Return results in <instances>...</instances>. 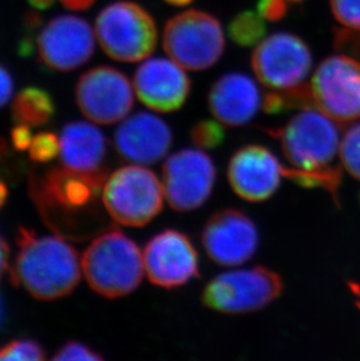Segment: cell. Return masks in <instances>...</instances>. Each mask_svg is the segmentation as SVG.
I'll use <instances>...</instances> for the list:
<instances>
[{
	"label": "cell",
	"instance_id": "1",
	"mask_svg": "<svg viewBox=\"0 0 360 361\" xmlns=\"http://www.w3.org/2000/svg\"><path fill=\"white\" fill-rule=\"evenodd\" d=\"M267 133L279 140L290 165L286 178L304 188H323L338 201L342 170L337 163L340 137L336 121L316 106H306L286 126Z\"/></svg>",
	"mask_w": 360,
	"mask_h": 361
},
{
	"label": "cell",
	"instance_id": "2",
	"mask_svg": "<svg viewBox=\"0 0 360 361\" xmlns=\"http://www.w3.org/2000/svg\"><path fill=\"white\" fill-rule=\"evenodd\" d=\"M18 252L10 270L11 282L23 286L40 300H56L68 296L81 277L78 252L62 236L37 235L20 227Z\"/></svg>",
	"mask_w": 360,
	"mask_h": 361
},
{
	"label": "cell",
	"instance_id": "3",
	"mask_svg": "<svg viewBox=\"0 0 360 361\" xmlns=\"http://www.w3.org/2000/svg\"><path fill=\"white\" fill-rule=\"evenodd\" d=\"M107 176L103 172H80L53 167L42 176H32V198L41 218L62 238L78 239L97 199L102 195Z\"/></svg>",
	"mask_w": 360,
	"mask_h": 361
},
{
	"label": "cell",
	"instance_id": "4",
	"mask_svg": "<svg viewBox=\"0 0 360 361\" xmlns=\"http://www.w3.org/2000/svg\"><path fill=\"white\" fill-rule=\"evenodd\" d=\"M81 262L89 286L110 300L133 293L145 275L143 252L119 229L102 233L92 240Z\"/></svg>",
	"mask_w": 360,
	"mask_h": 361
},
{
	"label": "cell",
	"instance_id": "5",
	"mask_svg": "<svg viewBox=\"0 0 360 361\" xmlns=\"http://www.w3.org/2000/svg\"><path fill=\"white\" fill-rule=\"evenodd\" d=\"M103 206L110 218L126 227H143L163 208V185L152 171L133 164L119 167L104 181Z\"/></svg>",
	"mask_w": 360,
	"mask_h": 361
},
{
	"label": "cell",
	"instance_id": "6",
	"mask_svg": "<svg viewBox=\"0 0 360 361\" xmlns=\"http://www.w3.org/2000/svg\"><path fill=\"white\" fill-rule=\"evenodd\" d=\"M95 32L108 56L128 63L149 58L158 40L151 14L140 4L126 0L110 4L100 12Z\"/></svg>",
	"mask_w": 360,
	"mask_h": 361
},
{
	"label": "cell",
	"instance_id": "7",
	"mask_svg": "<svg viewBox=\"0 0 360 361\" xmlns=\"http://www.w3.org/2000/svg\"><path fill=\"white\" fill-rule=\"evenodd\" d=\"M163 47L184 69L200 72L211 68L224 54L222 25L205 11H185L165 25Z\"/></svg>",
	"mask_w": 360,
	"mask_h": 361
},
{
	"label": "cell",
	"instance_id": "8",
	"mask_svg": "<svg viewBox=\"0 0 360 361\" xmlns=\"http://www.w3.org/2000/svg\"><path fill=\"white\" fill-rule=\"evenodd\" d=\"M282 277L265 267L219 274L205 286L201 302L224 314H244L261 310L283 293Z\"/></svg>",
	"mask_w": 360,
	"mask_h": 361
},
{
	"label": "cell",
	"instance_id": "9",
	"mask_svg": "<svg viewBox=\"0 0 360 361\" xmlns=\"http://www.w3.org/2000/svg\"><path fill=\"white\" fill-rule=\"evenodd\" d=\"M251 63L262 85L272 90L286 92L303 85L311 71L313 55L299 35L279 32L258 44Z\"/></svg>",
	"mask_w": 360,
	"mask_h": 361
},
{
	"label": "cell",
	"instance_id": "10",
	"mask_svg": "<svg viewBox=\"0 0 360 361\" xmlns=\"http://www.w3.org/2000/svg\"><path fill=\"white\" fill-rule=\"evenodd\" d=\"M313 106L337 123L360 118V62L332 55L320 62L309 85Z\"/></svg>",
	"mask_w": 360,
	"mask_h": 361
},
{
	"label": "cell",
	"instance_id": "11",
	"mask_svg": "<svg viewBox=\"0 0 360 361\" xmlns=\"http://www.w3.org/2000/svg\"><path fill=\"white\" fill-rule=\"evenodd\" d=\"M215 166L201 149H184L167 158L162 169L164 197L177 212L201 207L211 197Z\"/></svg>",
	"mask_w": 360,
	"mask_h": 361
},
{
	"label": "cell",
	"instance_id": "12",
	"mask_svg": "<svg viewBox=\"0 0 360 361\" xmlns=\"http://www.w3.org/2000/svg\"><path fill=\"white\" fill-rule=\"evenodd\" d=\"M75 95L78 108L88 120L106 126L126 118L133 106L129 79L110 66L85 73L78 80Z\"/></svg>",
	"mask_w": 360,
	"mask_h": 361
},
{
	"label": "cell",
	"instance_id": "13",
	"mask_svg": "<svg viewBox=\"0 0 360 361\" xmlns=\"http://www.w3.org/2000/svg\"><path fill=\"white\" fill-rule=\"evenodd\" d=\"M258 240L254 221L235 208L217 211L201 233L205 252L221 267H238L249 261L258 250Z\"/></svg>",
	"mask_w": 360,
	"mask_h": 361
},
{
	"label": "cell",
	"instance_id": "14",
	"mask_svg": "<svg viewBox=\"0 0 360 361\" xmlns=\"http://www.w3.org/2000/svg\"><path fill=\"white\" fill-rule=\"evenodd\" d=\"M148 280L163 289H176L199 276L198 252L184 233L167 229L153 236L143 252Z\"/></svg>",
	"mask_w": 360,
	"mask_h": 361
},
{
	"label": "cell",
	"instance_id": "15",
	"mask_svg": "<svg viewBox=\"0 0 360 361\" xmlns=\"http://www.w3.org/2000/svg\"><path fill=\"white\" fill-rule=\"evenodd\" d=\"M37 47L41 61L47 67L56 72H72L94 54V31L82 18L60 16L42 28Z\"/></svg>",
	"mask_w": 360,
	"mask_h": 361
},
{
	"label": "cell",
	"instance_id": "16",
	"mask_svg": "<svg viewBox=\"0 0 360 361\" xmlns=\"http://www.w3.org/2000/svg\"><path fill=\"white\" fill-rule=\"evenodd\" d=\"M227 176L235 195L249 202H262L279 190L286 166L269 149L254 144L232 156Z\"/></svg>",
	"mask_w": 360,
	"mask_h": 361
},
{
	"label": "cell",
	"instance_id": "17",
	"mask_svg": "<svg viewBox=\"0 0 360 361\" xmlns=\"http://www.w3.org/2000/svg\"><path fill=\"white\" fill-rule=\"evenodd\" d=\"M133 87L144 106L165 114L179 110L191 92L188 76L172 59L145 60L135 73Z\"/></svg>",
	"mask_w": 360,
	"mask_h": 361
},
{
	"label": "cell",
	"instance_id": "18",
	"mask_svg": "<svg viewBox=\"0 0 360 361\" xmlns=\"http://www.w3.org/2000/svg\"><path fill=\"white\" fill-rule=\"evenodd\" d=\"M172 140L170 126L156 115L143 111L124 118L114 135L121 158L144 166L162 161L170 151Z\"/></svg>",
	"mask_w": 360,
	"mask_h": 361
},
{
	"label": "cell",
	"instance_id": "19",
	"mask_svg": "<svg viewBox=\"0 0 360 361\" xmlns=\"http://www.w3.org/2000/svg\"><path fill=\"white\" fill-rule=\"evenodd\" d=\"M262 106L261 92L244 73H227L212 85L208 106L217 122L229 128L246 126Z\"/></svg>",
	"mask_w": 360,
	"mask_h": 361
},
{
	"label": "cell",
	"instance_id": "20",
	"mask_svg": "<svg viewBox=\"0 0 360 361\" xmlns=\"http://www.w3.org/2000/svg\"><path fill=\"white\" fill-rule=\"evenodd\" d=\"M64 166L80 172H103L107 142L102 131L90 123L66 124L60 136Z\"/></svg>",
	"mask_w": 360,
	"mask_h": 361
},
{
	"label": "cell",
	"instance_id": "21",
	"mask_svg": "<svg viewBox=\"0 0 360 361\" xmlns=\"http://www.w3.org/2000/svg\"><path fill=\"white\" fill-rule=\"evenodd\" d=\"M54 101L49 92L37 87L23 89L12 104V117L16 124L30 128L44 126L54 116Z\"/></svg>",
	"mask_w": 360,
	"mask_h": 361
},
{
	"label": "cell",
	"instance_id": "22",
	"mask_svg": "<svg viewBox=\"0 0 360 361\" xmlns=\"http://www.w3.org/2000/svg\"><path fill=\"white\" fill-rule=\"evenodd\" d=\"M265 19L253 11L236 14L228 25V35L234 44L241 47H252L265 38L267 26Z\"/></svg>",
	"mask_w": 360,
	"mask_h": 361
},
{
	"label": "cell",
	"instance_id": "23",
	"mask_svg": "<svg viewBox=\"0 0 360 361\" xmlns=\"http://www.w3.org/2000/svg\"><path fill=\"white\" fill-rule=\"evenodd\" d=\"M46 359V351L40 343L30 338L14 339L0 348V361H40Z\"/></svg>",
	"mask_w": 360,
	"mask_h": 361
},
{
	"label": "cell",
	"instance_id": "24",
	"mask_svg": "<svg viewBox=\"0 0 360 361\" xmlns=\"http://www.w3.org/2000/svg\"><path fill=\"white\" fill-rule=\"evenodd\" d=\"M342 166L360 180V123L351 126L340 140Z\"/></svg>",
	"mask_w": 360,
	"mask_h": 361
},
{
	"label": "cell",
	"instance_id": "25",
	"mask_svg": "<svg viewBox=\"0 0 360 361\" xmlns=\"http://www.w3.org/2000/svg\"><path fill=\"white\" fill-rule=\"evenodd\" d=\"M191 140L201 150L215 149L224 140L222 124L217 121H200L191 130Z\"/></svg>",
	"mask_w": 360,
	"mask_h": 361
},
{
	"label": "cell",
	"instance_id": "26",
	"mask_svg": "<svg viewBox=\"0 0 360 361\" xmlns=\"http://www.w3.org/2000/svg\"><path fill=\"white\" fill-rule=\"evenodd\" d=\"M60 138L53 133L44 131L33 137L28 152L35 163H48L60 154Z\"/></svg>",
	"mask_w": 360,
	"mask_h": 361
},
{
	"label": "cell",
	"instance_id": "27",
	"mask_svg": "<svg viewBox=\"0 0 360 361\" xmlns=\"http://www.w3.org/2000/svg\"><path fill=\"white\" fill-rule=\"evenodd\" d=\"M330 7L344 28L360 32V0H330Z\"/></svg>",
	"mask_w": 360,
	"mask_h": 361
},
{
	"label": "cell",
	"instance_id": "28",
	"mask_svg": "<svg viewBox=\"0 0 360 361\" xmlns=\"http://www.w3.org/2000/svg\"><path fill=\"white\" fill-rule=\"evenodd\" d=\"M53 360H103L102 355L78 341H68L60 348Z\"/></svg>",
	"mask_w": 360,
	"mask_h": 361
},
{
	"label": "cell",
	"instance_id": "29",
	"mask_svg": "<svg viewBox=\"0 0 360 361\" xmlns=\"http://www.w3.org/2000/svg\"><path fill=\"white\" fill-rule=\"evenodd\" d=\"M289 5L287 0H258V12L265 20H282L288 14Z\"/></svg>",
	"mask_w": 360,
	"mask_h": 361
},
{
	"label": "cell",
	"instance_id": "30",
	"mask_svg": "<svg viewBox=\"0 0 360 361\" xmlns=\"http://www.w3.org/2000/svg\"><path fill=\"white\" fill-rule=\"evenodd\" d=\"M333 44L338 51H347L360 58V32L350 31L347 28L337 30Z\"/></svg>",
	"mask_w": 360,
	"mask_h": 361
},
{
	"label": "cell",
	"instance_id": "31",
	"mask_svg": "<svg viewBox=\"0 0 360 361\" xmlns=\"http://www.w3.org/2000/svg\"><path fill=\"white\" fill-rule=\"evenodd\" d=\"M32 129L30 126L17 124L16 128L11 131V140L14 150L26 151L31 147L32 140H33Z\"/></svg>",
	"mask_w": 360,
	"mask_h": 361
},
{
	"label": "cell",
	"instance_id": "32",
	"mask_svg": "<svg viewBox=\"0 0 360 361\" xmlns=\"http://www.w3.org/2000/svg\"><path fill=\"white\" fill-rule=\"evenodd\" d=\"M13 79L4 66L0 65V108H3L13 94Z\"/></svg>",
	"mask_w": 360,
	"mask_h": 361
},
{
	"label": "cell",
	"instance_id": "33",
	"mask_svg": "<svg viewBox=\"0 0 360 361\" xmlns=\"http://www.w3.org/2000/svg\"><path fill=\"white\" fill-rule=\"evenodd\" d=\"M8 257H10V248L7 245L6 240L0 234V279L3 277L4 273L6 271L8 267Z\"/></svg>",
	"mask_w": 360,
	"mask_h": 361
},
{
	"label": "cell",
	"instance_id": "34",
	"mask_svg": "<svg viewBox=\"0 0 360 361\" xmlns=\"http://www.w3.org/2000/svg\"><path fill=\"white\" fill-rule=\"evenodd\" d=\"M96 0H61L62 5L73 11H85L92 7Z\"/></svg>",
	"mask_w": 360,
	"mask_h": 361
},
{
	"label": "cell",
	"instance_id": "35",
	"mask_svg": "<svg viewBox=\"0 0 360 361\" xmlns=\"http://www.w3.org/2000/svg\"><path fill=\"white\" fill-rule=\"evenodd\" d=\"M32 6L37 10H47L49 7L53 6L55 0H28Z\"/></svg>",
	"mask_w": 360,
	"mask_h": 361
},
{
	"label": "cell",
	"instance_id": "36",
	"mask_svg": "<svg viewBox=\"0 0 360 361\" xmlns=\"http://www.w3.org/2000/svg\"><path fill=\"white\" fill-rule=\"evenodd\" d=\"M7 197H8V188L7 185L0 179V209L6 204Z\"/></svg>",
	"mask_w": 360,
	"mask_h": 361
},
{
	"label": "cell",
	"instance_id": "37",
	"mask_svg": "<svg viewBox=\"0 0 360 361\" xmlns=\"http://www.w3.org/2000/svg\"><path fill=\"white\" fill-rule=\"evenodd\" d=\"M164 1L169 4V5H172V6L183 7L193 3L194 0H164Z\"/></svg>",
	"mask_w": 360,
	"mask_h": 361
},
{
	"label": "cell",
	"instance_id": "38",
	"mask_svg": "<svg viewBox=\"0 0 360 361\" xmlns=\"http://www.w3.org/2000/svg\"><path fill=\"white\" fill-rule=\"evenodd\" d=\"M351 290L354 291V295L357 298V304L358 307H360V286L358 284H354V283H350Z\"/></svg>",
	"mask_w": 360,
	"mask_h": 361
},
{
	"label": "cell",
	"instance_id": "39",
	"mask_svg": "<svg viewBox=\"0 0 360 361\" xmlns=\"http://www.w3.org/2000/svg\"><path fill=\"white\" fill-rule=\"evenodd\" d=\"M4 314H5V307H4L3 297L0 295V327L3 325Z\"/></svg>",
	"mask_w": 360,
	"mask_h": 361
},
{
	"label": "cell",
	"instance_id": "40",
	"mask_svg": "<svg viewBox=\"0 0 360 361\" xmlns=\"http://www.w3.org/2000/svg\"><path fill=\"white\" fill-rule=\"evenodd\" d=\"M288 3L296 4V5H303L306 0H287Z\"/></svg>",
	"mask_w": 360,
	"mask_h": 361
}]
</instances>
